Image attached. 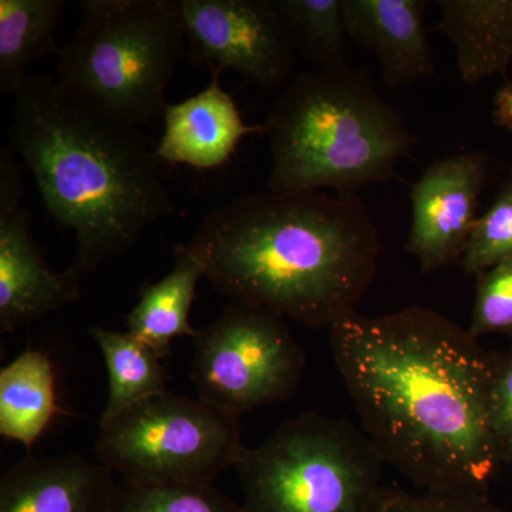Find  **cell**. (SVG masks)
Returning <instances> with one entry per match:
<instances>
[{
  "instance_id": "obj_22",
  "label": "cell",
  "mask_w": 512,
  "mask_h": 512,
  "mask_svg": "<svg viewBox=\"0 0 512 512\" xmlns=\"http://www.w3.org/2000/svg\"><path fill=\"white\" fill-rule=\"evenodd\" d=\"M512 256V170L497 197L485 214L477 218L461 258L467 275H478L485 269Z\"/></svg>"
},
{
  "instance_id": "obj_15",
  "label": "cell",
  "mask_w": 512,
  "mask_h": 512,
  "mask_svg": "<svg viewBox=\"0 0 512 512\" xmlns=\"http://www.w3.org/2000/svg\"><path fill=\"white\" fill-rule=\"evenodd\" d=\"M437 32L456 47L461 80L470 86L507 76L512 63V0H440Z\"/></svg>"
},
{
  "instance_id": "obj_19",
  "label": "cell",
  "mask_w": 512,
  "mask_h": 512,
  "mask_svg": "<svg viewBox=\"0 0 512 512\" xmlns=\"http://www.w3.org/2000/svg\"><path fill=\"white\" fill-rule=\"evenodd\" d=\"M103 353L109 375V397L100 421H107L130 407L167 392V377L160 357L130 332L90 329Z\"/></svg>"
},
{
  "instance_id": "obj_14",
  "label": "cell",
  "mask_w": 512,
  "mask_h": 512,
  "mask_svg": "<svg viewBox=\"0 0 512 512\" xmlns=\"http://www.w3.org/2000/svg\"><path fill=\"white\" fill-rule=\"evenodd\" d=\"M200 93L165 107L164 133L157 157L168 164L214 170L234 156L242 138L264 130L248 126L231 94L221 86V73Z\"/></svg>"
},
{
  "instance_id": "obj_10",
  "label": "cell",
  "mask_w": 512,
  "mask_h": 512,
  "mask_svg": "<svg viewBox=\"0 0 512 512\" xmlns=\"http://www.w3.org/2000/svg\"><path fill=\"white\" fill-rule=\"evenodd\" d=\"M82 276L57 272L40 254L29 211L23 207L22 173L10 148H0V330L20 326L80 298Z\"/></svg>"
},
{
  "instance_id": "obj_12",
  "label": "cell",
  "mask_w": 512,
  "mask_h": 512,
  "mask_svg": "<svg viewBox=\"0 0 512 512\" xmlns=\"http://www.w3.org/2000/svg\"><path fill=\"white\" fill-rule=\"evenodd\" d=\"M114 473L79 454L28 457L0 480V512H113Z\"/></svg>"
},
{
  "instance_id": "obj_20",
  "label": "cell",
  "mask_w": 512,
  "mask_h": 512,
  "mask_svg": "<svg viewBox=\"0 0 512 512\" xmlns=\"http://www.w3.org/2000/svg\"><path fill=\"white\" fill-rule=\"evenodd\" d=\"M274 5L303 59L319 70L348 66L342 0H274Z\"/></svg>"
},
{
  "instance_id": "obj_18",
  "label": "cell",
  "mask_w": 512,
  "mask_h": 512,
  "mask_svg": "<svg viewBox=\"0 0 512 512\" xmlns=\"http://www.w3.org/2000/svg\"><path fill=\"white\" fill-rule=\"evenodd\" d=\"M64 0H0V90L15 94L28 67L49 53L59 55L56 29Z\"/></svg>"
},
{
  "instance_id": "obj_8",
  "label": "cell",
  "mask_w": 512,
  "mask_h": 512,
  "mask_svg": "<svg viewBox=\"0 0 512 512\" xmlns=\"http://www.w3.org/2000/svg\"><path fill=\"white\" fill-rule=\"evenodd\" d=\"M305 363L282 316L231 301L198 330L191 380L198 399L239 417L295 396Z\"/></svg>"
},
{
  "instance_id": "obj_2",
  "label": "cell",
  "mask_w": 512,
  "mask_h": 512,
  "mask_svg": "<svg viewBox=\"0 0 512 512\" xmlns=\"http://www.w3.org/2000/svg\"><path fill=\"white\" fill-rule=\"evenodd\" d=\"M188 248L231 301L330 329L372 286L380 239L357 194L268 190L208 212Z\"/></svg>"
},
{
  "instance_id": "obj_3",
  "label": "cell",
  "mask_w": 512,
  "mask_h": 512,
  "mask_svg": "<svg viewBox=\"0 0 512 512\" xmlns=\"http://www.w3.org/2000/svg\"><path fill=\"white\" fill-rule=\"evenodd\" d=\"M13 96L10 151L35 178L47 214L73 232L74 274L126 254L174 214L161 160L138 127L52 76H29Z\"/></svg>"
},
{
  "instance_id": "obj_17",
  "label": "cell",
  "mask_w": 512,
  "mask_h": 512,
  "mask_svg": "<svg viewBox=\"0 0 512 512\" xmlns=\"http://www.w3.org/2000/svg\"><path fill=\"white\" fill-rule=\"evenodd\" d=\"M56 413L52 360L43 350L26 349L0 370V434L30 450Z\"/></svg>"
},
{
  "instance_id": "obj_1",
  "label": "cell",
  "mask_w": 512,
  "mask_h": 512,
  "mask_svg": "<svg viewBox=\"0 0 512 512\" xmlns=\"http://www.w3.org/2000/svg\"><path fill=\"white\" fill-rule=\"evenodd\" d=\"M330 349L363 433L424 493L488 495L501 463L490 427L494 353L441 313H350Z\"/></svg>"
},
{
  "instance_id": "obj_25",
  "label": "cell",
  "mask_w": 512,
  "mask_h": 512,
  "mask_svg": "<svg viewBox=\"0 0 512 512\" xmlns=\"http://www.w3.org/2000/svg\"><path fill=\"white\" fill-rule=\"evenodd\" d=\"M490 427L501 466H512V343L504 352L494 353Z\"/></svg>"
},
{
  "instance_id": "obj_7",
  "label": "cell",
  "mask_w": 512,
  "mask_h": 512,
  "mask_svg": "<svg viewBox=\"0 0 512 512\" xmlns=\"http://www.w3.org/2000/svg\"><path fill=\"white\" fill-rule=\"evenodd\" d=\"M237 416L173 393H161L99 421L96 457L123 480L212 485L237 467L245 450Z\"/></svg>"
},
{
  "instance_id": "obj_16",
  "label": "cell",
  "mask_w": 512,
  "mask_h": 512,
  "mask_svg": "<svg viewBox=\"0 0 512 512\" xmlns=\"http://www.w3.org/2000/svg\"><path fill=\"white\" fill-rule=\"evenodd\" d=\"M202 278L204 269L188 245H177L173 269L156 284L141 289L137 305L127 316V332L160 359L170 356L174 339H194L198 330L191 325L190 313Z\"/></svg>"
},
{
  "instance_id": "obj_21",
  "label": "cell",
  "mask_w": 512,
  "mask_h": 512,
  "mask_svg": "<svg viewBox=\"0 0 512 512\" xmlns=\"http://www.w3.org/2000/svg\"><path fill=\"white\" fill-rule=\"evenodd\" d=\"M113 512H247L212 485L117 483Z\"/></svg>"
},
{
  "instance_id": "obj_9",
  "label": "cell",
  "mask_w": 512,
  "mask_h": 512,
  "mask_svg": "<svg viewBox=\"0 0 512 512\" xmlns=\"http://www.w3.org/2000/svg\"><path fill=\"white\" fill-rule=\"evenodd\" d=\"M192 64L264 89L291 79L296 49L274 0H180Z\"/></svg>"
},
{
  "instance_id": "obj_5",
  "label": "cell",
  "mask_w": 512,
  "mask_h": 512,
  "mask_svg": "<svg viewBox=\"0 0 512 512\" xmlns=\"http://www.w3.org/2000/svg\"><path fill=\"white\" fill-rule=\"evenodd\" d=\"M80 10L57 55V82L136 127L163 117L187 46L180 0H83Z\"/></svg>"
},
{
  "instance_id": "obj_6",
  "label": "cell",
  "mask_w": 512,
  "mask_h": 512,
  "mask_svg": "<svg viewBox=\"0 0 512 512\" xmlns=\"http://www.w3.org/2000/svg\"><path fill=\"white\" fill-rule=\"evenodd\" d=\"M383 467L355 424L306 412L245 447L235 468L247 512H375Z\"/></svg>"
},
{
  "instance_id": "obj_4",
  "label": "cell",
  "mask_w": 512,
  "mask_h": 512,
  "mask_svg": "<svg viewBox=\"0 0 512 512\" xmlns=\"http://www.w3.org/2000/svg\"><path fill=\"white\" fill-rule=\"evenodd\" d=\"M268 190L352 195L396 177L416 137L366 69L299 73L265 121Z\"/></svg>"
},
{
  "instance_id": "obj_13",
  "label": "cell",
  "mask_w": 512,
  "mask_h": 512,
  "mask_svg": "<svg viewBox=\"0 0 512 512\" xmlns=\"http://www.w3.org/2000/svg\"><path fill=\"white\" fill-rule=\"evenodd\" d=\"M346 33L379 60L387 89L433 76V49L424 26L426 0H342Z\"/></svg>"
},
{
  "instance_id": "obj_24",
  "label": "cell",
  "mask_w": 512,
  "mask_h": 512,
  "mask_svg": "<svg viewBox=\"0 0 512 512\" xmlns=\"http://www.w3.org/2000/svg\"><path fill=\"white\" fill-rule=\"evenodd\" d=\"M375 512H505L488 495L409 493L384 488Z\"/></svg>"
},
{
  "instance_id": "obj_26",
  "label": "cell",
  "mask_w": 512,
  "mask_h": 512,
  "mask_svg": "<svg viewBox=\"0 0 512 512\" xmlns=\"http://www.w3.org/2000/svg\"><path fill=\"white\" fill-rule=\"evenodd\" d=\"M493 117L497 126L512 131V80L495 94Z\"/></svg>"
},
{
  "instance_id": "obj_11",
  "label": "cell",
  "mask_w": 512,
  "mask_h": 512,
  "mask_svg": "<svg viewBox=\"0 0 512 512\" xmlns=\"http://www.w3.org/2000/svg\"><path fill=\"white\" fill-rule=\"evenodd\" d=\"M490 168L485 151L454 154L430 164L413 185L412 227L404 249L423 274L463 258Z\"/></svg>"
},
{
  "instance_id": "obj_23",
  "label": "cell",
  "mask_w": 512,
  "mask_h": 512,
  "mask_svg": "<svg viewBox=\"0 0 512 512\" xmlns=\"http://www.w3.org/2000/svg\"><path fill=\"white\" fill-rule=\"evenodd\" d=\"M468 332L476 339L504 333L512 339V256L477 275Z\"/></svg>"
}]
</instances>
